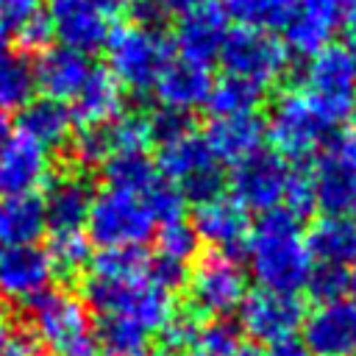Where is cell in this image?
<instances>
[{
	"mask_svg": "<svg viewBox=\"0 0 356 356\" xmlns=\"http://www.w3.org/2000/svg\"><path fill=\"white\" fill-rule=\"evenodd\" d=\"M337 153H339L350 167H356V114L348 120V128H345L342 136H339Z\"/></svg>",
	"mask_w": 356,
	"mask_h": 356,
	"instance_id": "7dc6e473",
	"label": "cell"
},
{
	"mask_svg": "<svg viewBox=\"0 0 356 356\" xmlns=\"http://www.w3.org/2000/svg\"><path fill=\"white\" fill-rule=\"evenodd\" d=\"M50 181V150L17 131L0 147V197L36 195Z\"/></svg>",
	"mask_w": 356,
	"mask_h": 356,
	"instance_id": "e0dca14e",
	"label": "cell"
},
{
	"mask_svg": "<svg viewBox=\"0 0 356 356\" xmlns=\"http://www.w3.org/2000/svg\"><path fill=\"white\" fill-rule=\"evenodd\" d=\"M47 231L44 206L39 195H3L0 197V245H36Z\"/></svg>",
	"mask_w": 356,
	"mask_h": 356,
	"instance_id": "4316f807",
	"label": "cell"
},
{
	"mask_svg": "<svg viewBox=\"0 0 356 356\" xmlns=\"http://www.w3.org/2000/svg\"><path fill=\"white\" fill-rule=\"evenodd\" d=\"M100 14H106V17H117V14H128L131 8H134V3L136 0H89Z\"/></svg>",
	"mask_w": 356,
	"mask_h": 356,
	"instance_id": "681fc988",
	"label": "cell"
},
{
	"mask_svg": "<svg viewBox=\"0 0 356 356\" xmlns=\"http://www.w3.org/2000/svg\"><path fill=\"white\" fill-rule=\"evenodd\" d=\"M44 250L53 261V270L64 273V275H75L92 261V242L83 231L50 234V245Z\"/></svg>",
	"mask_w": 356,
	"mask_h": 356,
	"instance_id": "d590c367",
	"label": "cell"
},
{
	"mask_svg": "<svg viewBox=\"0 0 356 356\" xmlns=\"http://www.w3.org/2000/svg\"><path fill=\"white\" fill-rule=\"evenodd\" d=\"M342 50H345V56H348V64H350V72H353V78H356V25H353V28H348Z\"/></svg>",
	"mask_w": 356,
	"mask_h": 356,
	"instance_id": "816d5d0a",
	"label": "cell"
},
{
	"mask_svg": "<svg viewBox=\"0 0 356 356\" xmlns=\"http://www.w3.org/2000/svg\"><path fill=\"white\" fill-rule=\"evenodd\" d=\"M348 295H350V300L356 303V264L348 267Z\"/></svg>",
	"mask_w": 356,
	"mask_h": 356,
	"instance_id": "11a10c76",
	"label": "cell"
},
{
	"mask_svg": "<svg viewBox=\"0 0 356 356\" xmlns=\"http://www.w3.org/2000/svg\"><path fill=\"white\" fill-rule=\"evenodd\" d=\"M239 328L253 345H281L289 342L306 317V306L295 292H273V289H253L236 309Z\"/></svg>",
	"mask_w": 356,
	"mask_h": 356,
	"instance_id": "8fae6325",
	"label": "cell"
},
{
	"mask_svg": "<svg viewBox=\"0 0 356 356\" xmlns=\"http://www.w3.org/2000/svg\"><path fill=\"white\" fill-rule=\"evenodd\" d=\"M356 14V0H295L284 25V44L292 56L312 58L331 44L334 31Z\"/></svg>",
	"mask_w": 356,
	"mask_h": 356,
	"instance_id": "5bb4252c",
	"label": "cell"
},
{
	"mask_svg": "<svg viewBox=\"0 0 356 356\" xmlns=\"http://www.w3.org/2000/svg\"><path fill=\"white\" fill-rule=\"evenodd\" d=\"M209 150L220 164H239L248 156L259 153L267 139L264 120L253 114H228V117H211L203 134Z\"/></svg>",
	"mask_w": 356,
	"mask_h": 356,
	"instance_id": "603a6c76",
	"label": "cell"
},
{
	"mask_svg": "<svg viewBox=\"0 0 356 356\" xmlns=\"http://www.w3.org/2000/svg\"><path fill=\"white\" fill-rule=\"evenodd\" d=\"M14 31H17V39H19L22 53H28V50H44L47 42H50V36H53V33H50V25H47V19H44L42 11H39L36 17L25 19L22 25H17Z\"/></svg>",
	"mask_w": 356,
	"mask_h": 356,
	"instance_id": "f6af8a7d",
	"label": "cell"
},
{
	"mask_svg": "<svg viewBox=\"0 0 356 356\" xmlns=\"http://www.w3.org/2000/svg\"><path fill=\"white\" fill-rule=\"evenodd\" d=\"M234 356H264V353L259 350V345H253V342H250V345H245V342H242V345L236 348V353H234Z\"/></svg>",
	"mask_w": 356,
	"mask_h": 356,
	"instance_id": "db71d44e",
	"label": "cell"
},
{
	"mask_svg": "<svg viewBox=\"0 0 356 356\" xmlns=\"http://www.w3.org/2000/svg\"><path fill=\"white\" fill-rule=\"evenodd\" d=\"M145 248H100L89 261V275L97 278H136L147 270Z\"/></svg>",
	"mask_w": 356,
	"mask_h": 356,
	"instance_id": "e575fe53",
	"label": "cell"
},
{
	"mask_svg": "<svg viewBox=\"0 0 356 356\" xmlns=\"http://www.w3.org/2000/svg\"><path fill=\"white\" fill-rule=\"evenodd\" d=\"M145 120H147L150 139L159 142V145H167V142H172L178 136L195 131L192 128V114L178 111V108H170V106H159L156 111L145 114Z\"/></svg>",
	"mask_w": 356,
	"mask_h": 356,
	"instance_id": "7bdbcfd3",
	"label": "cell"
},
{
	"mask_svg": "<svg viewBox=\"0 0 356 356\" xmlns=\"http://www.w3.org/2000/svg\"><path fill=\"white\" fill-rule=\"evenodd\" d=\"M53 261L39 245H17L0 250V298L6 300H33L53 284Z\"/></svg>",
	"mask_w": 356,
	"mask_h": 356,
	"instance_id": "ffe728a7",
	"label": "cell"
},
{
	"mask_svg": "<svg viewBox=\"0 0 356 356\" xmlns=\"http://www.w3.org/2000/svg\"><path fill=\"white\" fill-rule=\"evenodd\" d=\"M97 72V64L92 61V56L70 50V47H44L39 53V58L33 61V75H36V89H42L44 97L61 100V103H72L86 83L92 81V75Z\"/></svg>",
	"mask_w": 356,
	"mask_h": 356,
	"instance_id": "d6986e66",
	"label": "cell"
},
{
	"mask_svg": "<svg viewBox=\"0 0 356 356\" xmlns=\"http://www.w3.org/2000/svg\"><path fill=\"white\" fill-rule=\"evenodd\" d=\"M11 136V122H8V114L0 111V147L6 145V139Z\"/></svg>",
	"mask_w": 356,
	"mask_h": 356,
	"instance_id": "f5cc1de1",
	"label": "cell"
},
{
	"mask_svg": "<svg viewBox=\"0 0 356 356\" xmlns=\"http://www.w3.org/2000/svg\"><path fill=\"white\" fill-rule=\"evenodd\" d=\"M264 128L273 150L281 159L298 161V164H306L309 159H314L328 142V134L334 131L300 86L284 89L273 100Z\"/></svg>",
	"mask_w": 356,
	"mask_h": 356,
	"instance_id": "5b68a950",
	"label": "cell"
},
{
	"mask_svg": "<svg viewBox=\"0 0 356 356\" xmlns=\"http://www.w3.org/2000/svg\"><path fill=\"white\" fill-rule=\"evenodd\" d=\"M189 312L209 320H225L248 295V275L236 256L211 250L186 275Z\"/></svg>",
	"mask_w": 356,
	"mask_h": 356,
	"instance_id": "9c48e42d",
	"label": "cell"
},
{
	"mask_svg": "<svg viewBox=\"0 0 356 356\" xmlns=\"http://www.w3.org/2000/svg\"><path fill=\"white\" fill-rule=\"evenodd\" d=\"M75 125H97L122 114V86L111 78L106 67H97L86 89L70 103Z\"/></svg>",
	"mask_w": 356,
	"mask_h": 356,
	"instance_id": "f1b7e54d",
	"label": "cell"
},
{
	"mask_svg": "<svg viewBox=\"0 0 356 356\" xmlns=\"http://www.w3.org/2000/svg\"><path fill=\"white\" fill-rule=\"evenodd\" d=\"M197 234L186 220H172L156 228V253L181 264H189L197 253Z\"/></svg>",
	"mask_w": 356,
	"mask_h": 356,
	"instance_id": "74e56055",
	"label": "cell"
},
{
	"mask_svg": "<svg viewBox=\"0 0 356 356\" xmlns=\"http://www.w3.org/2000/svg\"><path fill=\"white\" fill-rule=\"evenodd\" d=\"M264 356H312L300 342H295V339H289V342H281V345H273Z\"/></svg>",
	"mask_w": 356,
	"mask_h": 356,
	"instance_id": "f907efd6",
	"label": "cell"
},
{
	"mask_svg": "<svg viewBox=\"0 0 356 356\" xmlns=\"http://www.w3.org/2000/svg\"><path fill=\"white\" fill-rule=\"evenodd\" d=\"M303 234L314 264L345 270L356 264V222L348 214H323Z\"/></svg>",
	"mask_w": 356,
	"mask_h": 356,
	"instance_id": "d4e9b609",
	"label": "cell"
},
{
	"mask_svg": "<svg viewBox=\"0 0 356 356\" xmlns=\"http://www.w3.org/2000/svg\"><path fill=\"white\" fill-rule=\"evenodd\" d=\"M106 61H108V72L111 78L131 92H150L159 72L164 70V64L175 56L172 42L153 28L136 25V22H125L111 28L108 42H106Z\"/></svg>",
	"mask_w": 356,
	"mask_h": 356,
	"instance_id": "277c9868",
	"label": "cell"
},
{
	"mask_svg": "<svg viewBox=\"0 0 356 356\" xmlns=\"http://www.w3.org/2000/svg\"><path fill=\"white\" fill-rule=\"evenodd\" d=\"M156 234V217L147 209L145 195L111 189L95 192L89 217H86V236L97 248H142Z\"/></svg>",
	"mask_w": 356,
	"mask_h": 356,
	"instance_id": "8992f818",
	"label": "cell"
},
{
	"mask_svg": "<svg viewBox=\"0 0 356 356\" xmlns=\"http://www.w3.org/2000/svg\"><path fill=\"white\" fill-rule=\"evenodd\" d=\"M145 200H147L150 214L156 217V225H164V222H172V220H184L186 200H184V195L178 192V186H172L170 181L159 178V181L145 192Z\"/></svg>",
	"mask_w": 356,
	"mask_h": 356,
	"instance_id": "ab89813d",
	"label": "cell"
},
{
	"mask_svg": "<svg viewBox=\"0 0 356 356\" xmlns=\"http://www.w3.org/2000/svg\"><path fill=\"white\" fill-rule=\"evenodd\" d=\"M345 214H348V217L356 222V192H353V200H350V206H348V211H345Z\"/></svg>",
	"mask_w": 356,
	"mask_h": 356,
	"instance_id": "6f0895ef",
	"label": "cell"
},
{
	"mask_svg": "<svg viewBox=\"0 0 356 356\" xmlns=\"http://www.w3.org/2000/svg\"><path fill=\"white\" fill-rule=\"evenodd\" d=\"M159 3V8L170 17V14H189V11H195V8H203V6H214V3H220V0H156Z\"/></svg>",
	"mask_w": 356,
	"mask_h": 356,
	"instance_id": "c3c4849f",
	"label": "cell"
},
{
	"mask_svg": "<svg viewBox=\"0 0 356 356\" xmlns=\"http://www.w3.org/2000/svg\"><path fill=\"white\" fill-rule=\"evenodd\" d=\"M200 331V317L186 312H175L161 328H159V342L153 348V356H181L184 350H189V345L195 342Z\"/></svg>",
	"mask_w": 356,
	"mask_h": 356,
	"instance_id": "f35d334b",
	"label": "cell"
},
{
	"mask_svg": "<svg viewBox=\"0 0 356 356\" xmlns=\"http://www.w3.org/2000/svg\"><path fill=\"white\" fill-rule=\"evenodd\" d=\"M267 89L236 78V75H222L211 83L206 108L211 111V117H228V114H253L261 103H264Z\"/></svg>",
	"mask_w": 356,
	"mask_h": 356,
	"instance_id": "1f68e13d",
	"label": "cell"
},
{
	"mask_svg": "<svg viewBox=\"0 0 356 356\" xmlns=\"http://www.w3.org/2000/svg\"><path fill=\"white\" fill-rule=\"evenodd\" d=\"M100 356H153L150 331L122 317H100L95 325Z\"/></svg>",
	"mask_w": 356,
	"mask_h": 356,
	"instance_id": "d6a6232c",
	"label": "cell"
},
{
	"mask_svg": "<svg viewBox=\"0 0 356 356\" xmlns=\"http://www.w3.org/2000/svg\"><path fill=\"white\" fill-rule=\"evenodd\" d=\"M36 97L33 61L22 50H0V111H22Z\"/></svg>",
	"mask_w": 356,
	"mask_h": 356,
	"instance_id": "f546056e",
	"label": "cell"
},
{
	"mask_svg": "<svg viewBox=\"0 0 356 356\" xmlns=\"http://www.w3.org/2000/svg\"><path fill=\"white\" fill-rule=\"evenodd\" d=\"M217 61L222 64L225 75H236L270 89L289 70L292 53L286 50L284 39H278L273 31L234 25L222 39Z\"/></svg>",
	"mask_w": 356,
	"mask_h": 356,
	"instance_id": "ba28073f",
	"label": "cell"
},
{
	"mask_svg": "<svg viewBox=\"0 0 356 356\" xmlns=\"http://www.w3.org/2000/svg\"><path fill=\"white\" fill-rule=\"evenodd\" d=\"M72 142V159L78 164H103L106 159L128 150H147L150 147V131L145 114H117L97 125H81Z\"/></svg>",
	"mask_w": 356,
	"mask_h": 356,
	"instance_id": "4fadbf2b",
	"label": "cell"
},
{
	"mask_svg": "<svg viewBox=\"0 0 356 356\" xmlns=\"http://www.w3.org/2000/svg\"><path fill=\"white\" fill-rule=\"evenodd\" d=\"M292 167L286 159H281L275 150H259L248 156L245 161L234 164V172L228 178L231 197L242 203L248 211H273L281 209L284 192L289 184Z\"/></svg>",
	"mask_w": 356,
	"mask_h": 356,
	"instance_id": "7c38bea8",
	"label": "cell"
},
{
	"mask_svg": "<svg viewBox=\"0 0 356 356\" xmlns=\"http://www.w3.org/2000/svg\"><path fill=\"white\" fill-rule=\"evenodd\" d=\"M300 89L317 106L323 120L337 128L356 114V78L350 72L348 56L337 44H325L306 64Z\"/></svg>",
	"mask_w": 356,
	"mask_h": 356,
	"instance_id": "30bf717a",
	"label": "cell"
},
{
	"mask_svg": "<svg viewBox=\"0 0 356 356\" xmlns=\"http://www.w3.org/2000/svg\"><path fill=\"white\" fill-rule=\"evenodd\" d=\"M44 19L61 47L78 53H97L106 47L111 25L89 0H44Z\"/></svg>",
	"mask_w": 356,
	"mask_h": 356,
	"instance_id": "2e32d148",
	"label": "cell"
},
{
	"mask_svg": "<svg viewBox=\"0 0 356 356\" xmlns=\"http://www.w3.org/2000/svg\"><path fill=\"white\" fill-rule=\"evenodd\" d=\"M33 339L50 356H100L97 334L83 298L67 289H47L28 300Z\"/></svg>",
	"mask_w": 356,
	"mask_h": 356,
	"instance_id": "7a4b0ae2",
	"label": "cell"
},
{
	"mask_svg": "<svg viewBox=\"0 0 356 356\" xmlns=\"http://www.w3.org/2000/svg\"><path fill=\"white\" fill-rule=\"evenodd\" d=\"M303 289L317 303L345 298V292H348V270L345 267H331V264H314Z\"/></svg>",
	"mask_w": 356,
	"mask_h": 356,
	"instance_id": "60d3db41",
	"label": "cell"
},
{
	"mask_svg": "<svg viewBox=\"0 0 356 356\" xmlns=\"http://www.w3.org/2000/svg\"><path fill=\"white\" fill-rule=\"evenodd\" d=\"M220 6L228 22L259 28V31H275L286 25L295 8V0H222Z\"/></svg>",
	"mask_w": 356,
	"mask_h": 356,
	"instance_id": "836d02e7",
	"label": "cell"
},
{
	"mask_svg": "<svg viewBox=\"0 0 356 356\" xmlns=\"http://www.w3.org/2000/svg\"><path fill=\"white\" fill-rule=\"evenodd\" d=\"M312 184H314V197L317 209L325 214H345L353 192H356V167H350L337 150L323 153L314 167H309Z\"/></svg>",
	"mask_w": 356,
	"mask_h": 356,
	"instance_id": "484cf974",
	"label": "cell"
},
{
	"mask_svg": "<svg viewBox=\"0 0 356 356\" xmlns=\"http://www.w3.org/2000/svg\"><path fill=\"white\" fill-rule=\"evenodd\" d=\"M200 242H206L211 250L220 253H239L250 234V214L242 203H236L231 195H217L211 200H203L195 206L192 222Z\"/></svg>",
	"mask_w": 356,
	"mask_h": 356,
	"instance_id": "ac0fdd59",
	"label": "cell"
},
{
	"mask_svg": "<svg viewBox=\"0 0 356 356\" xmlns=\"http://www.w3.org/2000/svg\"><path fill=\"white\" fill-rule=\"evenodd\" d=\"M92 197H95V192L83 172L70 170L61 175H50V181L44 184V195H42L47 231L50 234L83 231Z\"/></svg>",
	"mask_w": 356,
	"mask_h": 356,
	"instance_id": "44dd1931",
	"label": "cell"
},
{
	"mask_svg": "<svg viewBox=\"0 0 356 356\" xmlns=\"http://www.w3.org/2000/svg\"><path fill=\"white\" fill-rule=\"evenodd\" d=\"M245 259L250 275L261 289L273 292H300L314 267L312 253L306 248V234L300 220L286 209L264 211L248 234Z\"/></svg>",
	"mask_w": 356,
	"mask_h": 356,
	"instance_id": "6da1fadb",
	"label": "cell"
},
{
	"mask_svg": "<svg viewBox=\"0 0 356 356\" xmlns=\"http://www.w3.org/2000/svg\"><path fill=\"white\" fill-rule=\"evenodd\" d=\"M19 131L50 150L56 145L70 142V136L75 131V120H72V111L67 103L42 95V97H33L19 111Z\"/></svg>",
	"mask_w": 356,
	"mask_h": 356,
	"instance_id": "83f0119b",
	"label": "cell"
},
{
	"mask_svg": "<svg viewBox=\"0 0 356 356\" xmlns=\"http://www.w3.org/2000/svg\"><path fill=\"white\" fill-rule=\"evenodd\" d=\"M211 83H214V78H211L206 64L172 56L164 64V70L159 72V78L153 83V92H156L161 106H170V108L192 114L195 108L206 106Z\"/></svg>",
	"mask_w": 356,
	"mask_h": 356,
	"instance_id": "cb8c5ba5",
	"label": "cell"
},
{
	"mask_svg": "<svg viewBox=\"0 0 356 356\" xmlns=\"http://www.w3.org/2000/svg\"><path fill=\"white\" fill-rule=\"evenodd\" d=\"M239 345H242V337L236 325H231L228 320H211L200 325L195 342L181 356H234Z\"/></svg>",
	"mask_w": 356,
	"mask_h": 356,
	"instance_id": "8d00e7d4",
	"label": "cell"
},
{
	"mask_svg": "<svg viewBox=\"0 0 356 356\" xmlns=\"http://www.w3.org/2000/svg\"><path fill=\"white\" fill-rule=\"evenodd\" d=\"M39 345L33 337L17 331L11 320L0 312V356H36Z\"/></svg>",
	"mask_w": 356,
	"mask_h": 356,
	"instance_id": "ee69618b",
	"label": "cell"
},
{
	"mask_svg": "<svg viewBox=\"0 0 356 356\" xmlns=\"http://www.w3.org/2000/svg\"><path fill=\"white\" fill-rule=\"evenodd\" d=\"M42 6L44 0H0V22H6L8 28H17L25 19L36 17Z\"/></svg>",
	"mask_w": 356,
	"mask_h": 356,
	"instance_id": "bcb514c9",
	"label": "cell"
},
{
	"mask_svg": "<svg viewBox=\"0 0 356 356\" xmlns=\"http://www.w3.org/2000/svg\"><path fill=\"white\" fill-rule=\"evenodd\" d=\"M225 33H228V17L222 6L214 3V6L195 8L189 14H181L170 42H172L175 56L209 67L211 61H217Z\"/></svg>",
	"mask_w": 356,
	"mask_h": 356,
	"instance_id": "7402d4cb",
	"label": "cell"
},
{
	"mask_svg": "<svg viewBox=\"0 0 356 356\" xmlns=\"http://www.w3.org/2000/svg\"><path fill=\"white\" fill-rule=\"evenodd\" d=\"M159 178L161 175L156 170V161L147 156V150H128L103 161V181L111 189L145 195Z\"/></svg>",
	"mask_w": 356,
	"mask_h": 356,
	"instance_id": "4dcf8cb0",
	"label": "cell"
},
{
	"mask_svg": "<svg viewBox=\"0 0 356 356\" xmlns=\"http://www.w3.org/2000/svg\"><path fill=\"white\" fill-rule=\"evenodd\" d=\"M300 334L312 356H356V303L350 298L317 303L306 312Z\"/></svg>",
	"mask_w": 356,
	"mask_h": 356,
	"instance_id": "9a60e30c",
	"label": "cell"
},
{
	"mask_svg": "<svg viewBox=\"0 0 356 356\" xmlns=\"http://www.w3.org/2000/svg\"><path fill=\"white\" fill-rule=\"evenodd\" d=\"M6 39H8V25L0 22V50H6Z\"/></svg>",
	"mask_w": 356,
	"mask_h": 356,
	"instance_id": "9f6ffc18",
	"label": "cell"
},
{
	"mask_svg": "<svg viewBox=\"0 0 356 356\" xmlns=\"http://www.w3.org/2000/svg\"><path fill=\"white\" fill-rule=\"evenodd\" d=\"M83 303H89L100 317H122L145 331H159L175 314L172 292L156 286L147 275L136 278H97L86 275Z\"/></svg>",
	"mask_w": 356,
	"mask_h": 356,
	"instance_id": "3957f363",
	"label": "cell"
},
{
	"mask_svg": "<svg viewBox=\"0 0 356 356\" xmlns=\"http://www.w3.org/2000/svg\"><path fill=\"white\" fill-rule=\"evenodd\" d=\"M281 209H286L289 214H295L298 220L312 217L317 211V197H314V184H312V172L309 167H298L289 175L286 192H284V203Z\"/></svg>",
	"mask_w": 356,
	"mask_h": 356,
	"instance_id": "b9f144b4",
	"label": "cell"
},
{
	"mask_svg": "<svg viewBox=\"0 0 356 356\" xmlns=\"http://www.w3.org/2000/svg\"><path fill=\"white\" fill-rule=\"evenodd\" d=\"M156 170L164 181L178 186L184 200H192L195 206L222 195V189H225L222 164L209 150L203 134H195V131L161 145Z\"/></svg>",
	"mask_w": 356,
	"mask_h": 356,
	"instance_id": "52a82bcc",
	"label": "cell"
}]
</instances>
